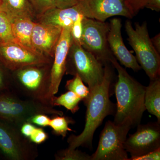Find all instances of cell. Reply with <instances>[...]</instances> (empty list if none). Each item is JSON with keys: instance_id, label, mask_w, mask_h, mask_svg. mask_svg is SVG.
<instances>
[{"instance_id": "603a6c76", "label": "cell", "mask_w": 160, "mask_h": 160, "mask_svg": "<svg viewBox=\"0 0 160 160\" xmlns=\"http://www.w3.org/2000/svg\"><path fill=\"white\" fill-rule=\"evenodd\" d=\"M15 42L12 30L11 24L6 15L0 11V43Z\"/></svg>"}, {"instance_id": "d6a6232c", "label": "cell", "mask_w": 160, "mask_h": 160, "mask_svg": "<svg viewBox=\"0 0 160 160\" xmlns=\"http://www.w3.org/2000/svg\"><path fill=\"white\" fill-rule=\"evenodd\" d=\"M79 0H56V7L60 9L68 8L75 5Z\"/></svg>"}, {"instance_id": "3957f363", "label": "cell", "mask_w": 160, "mask_h": 160, "mask_svg": "<svg viewBox=\"0 0 160 160\" xmlns=\"http://www.w3.org/2000/svg\"><path fill=\"white\" fill-rule=\"evenodd\" d=\"M63 115L54 107L28 98H22L12 90L0 92V120L20 129L36 114Z\"/></svg>"}, {"instance_id": "5b68a950", "label": "cell", "mask_w": 160, "mask_h": 160, "mask_svg": "<svg viewBox=\"0 0 160 160\" xmlns=\"http://www.w3.org/2000/svg\"><path fill=\"white\" fill-rule=\"evenodd\" d=\"M49 64L26 66L12 71L16 92L26 98L50 105L48 95L51 67H48Z\"/></svg>"}, {"instance_id": "9a60e30c", "label": "cell", "mask_w": 160, "mask_h": 160, "mask_svg": "<svg viewBox=\"0 0 160 160\" xmlns=\"http://www.w3.org/2000/svg\"><path fill=\"white\" fill-rule=\"evenodd\" d=\"M62 30V28L55 25L34 22L31 38L32 46L38 52L53 58Z\"/></svg>"}, {"instance_id": "f1b7e54d", "label": "cell", "mask_w": 160, "mask_h": 160, "mask_svg": "<svg viewBox=\"0 0 160 160\" xmlns=\"http://www.w3.org/2000/svg\"><path fill=\"white\" fill-rule=\"evenodd\" d=\"M133 16L146 6L148 0H126Z\"/></svg>"}, {"instance_id": "484cf974", "label": "cell", "mask_w": 160, "mask_h": 160, "mask_svg": "<svg viewBox=\"0 0 160 160\" xmlns=\"http://www.w3.org/2000/svg\"><path fill=\"white\" fill-rule=\"evenodd\" d=\"M84 17L83 15L80 16L73 23L70 29L72 42L80 45L82 32V20Z\"/></svg>"}, {"instance_id": "e575fe53", "label": "cell", "mask_w": 160, "mask_h": 160, "mask_svg": "<svg viewBox=\"0 0 160 160\" xmlns=\"http://www.w3.org/2000/svg\"><path fill=\"white\" fill-rule=\"evenodd\" d=\"M152 43L155 49L159 53H160V33H158L154 37L151 39Z\"/></svg>"}, {"instance_id": "277c9868", "label": "cell", "mask_w": 160, "mask_h": 160, "mask_svg": "<svg viewBox=\"0 0 160 160\" xmlns=\"http://www.w3.org/2000/svg\"><path fill=\"white\" fill-rule=\"evenodd\" d=\"M125 29L129 44L135 52L138 63L150 80L160 77V54L155 49L149 37L147 23L135 24L133 28L130 21H126Z\"/></svg>"}, {"instance_id": "cb8c5ba5", "label": "cell", "mask_w": 160, "mask_h": 160, "mask_svg": "<svg viewBox=\"0 0 160 160\" xmlns=\"http://www.w3.org/2000/svg\"><path fill=\"white\" fill-rule=\"evenodd\" d=\"M57 160H91V156L78 149L67 148L58 152L55 155Z\"/></svg>"}, {"instance_id": "6da1fadb", "label": "cell", "mask_w": 160, "mask_h": 160, "mask_svg": "<svg viewBox=\"0 0 160 160\" xmlns=\"http://www.w3.org/2000/svg\"><path fill=\"white\" fill-rule=\"evenodd\" d=\"M110 64L104 65V76L102 83L90 92L86 106V124L78 135L72 134L67 140L68 149H76L79 146L92 148L93 135L97 129L108 116L113 114L115 106L110 100V86L113 72Z\"/></svg>"}, {"instance_id": "9c48e42d", "label": "cell", "mask_w": 160, "mask_h": 160, "mask_svg": "<svg viewBox=\"0 0 160 160\" xmlns=\"http://www.w3.org/2000/svg\"><path fill=\"white\" fill-rule=\"evenodd\" d=\"M0 150L8 159L32 160L38 156L36 146L20 129L0 120Z\"/></svg>"}, {"instance_id": "4dcf8cb0", "label": "cell", "mask_w": 160, "mask_h": 160, "mask_svg": "<svg viewBox=\"0 0 160 160\" xmlns=\"http://www.w3.org/2000/svg\"><path fill=\"white\" fill-rule=\"evenodd\" d=\"M36 128V127L33 124L27 122L21 126L20 131L24 136L29 139Z\"/></svg>"}, {"instance_id": "4316f807", "label": "cell", "mask_w": 160, "mask_h": 160, "mask_svg": "<svg viewBox=\"0 0 160 160\" xmlns=\"http://www.w3.org/2000/svg\"><path fill=\"white\" fill-rule=\"evenodd\" d=\"M48 138V134L42 128L36 127L29 139L35 144H41L45 142Z\"/></svg>"}, {"instance_id": "d590c367", "label": "cell", "mask_w": 160, "mask_h": 160, "mask_svg": "<svg viewBox=\"0 0 160 160\" xmlns=\"http://www.w3.org/2000/svg\"><path fill=\"white\" fill-rule=\"evenodd\" d=\"M0 3H1V0H0Z\"/></svg>"}, {"instance_id": "d4e9b609", "label": "cell", "mask_w": 160, "mask_h": 160, "mask_svg": "<svg viewBox=\"0 0 160 160\" xmlns=\"http://www.w3.org/2000/svg\"><path fill=\"white\" fill-rule=\"evenodd\" d=\"M33 11L38 16L45 13L56 7V0H29Z\"/></svg>"}, {"instance_id": "ffe728a7", "label": "cell", "mask_w": 160, "mask_h": 160, "mask_svg": "<svg viewBox=\"0 0 160 160\" xmlns=\"http://www.w3.org/2000/svg\"><path fill=\"white\" fill-rule=\"evenodd\" d=\"M82 99L74 92L68 91L59 97L53 96L50 100L51 106H62L72 113H75L79 109V104Z\"/></svg>"}, {"instance_id": "2e32d148", "label": "cell", "mask_w": 160, "mask_h": 160, "mask_svg": "<svg viewBox=\"0 0 160 160\" xmlns=\"http://www.w3.org/2000/svg\"><path fill=\"white\" fill-rule=\"evenodd\" d=\"M82 15L78 4L68 8H55L38 16V22L52 24L62 28L71 29L74 22Z\"/></svg>"}, {"instance_id": "d6986e66", "label": "cell", "mask_w": 160, "mask_h": 160, "mask_svg": "<svg viewBox=\"0 0 160 160\" xmlns=\"http://www.w3.org/2000/svg\"><path fill=\"white\" fill-rule=\"evenodd\" d=\"M146 110L157 118L160 123V78L150 80L149 86L146 87L145 94Z\"/></svg>"}, {"instance_id": "8992f818", "label": "cell", "mask_w": 160, "mask_h": 160, "mask_svg": "<svg viewBox=\"0 0 160 160\" xmlns=\"http://www.w3.org/2000/svg\"><path fill=\"white\" fill-rule=\"evenodd\" d=\"M93 55L81 45L72 42L66 60V74L78 75L88 85L90 92L102 82L104 67Z\"/></svg>"}, {"instance_id": "52a82bcc", "label": "cell", "mask_w": 160, "mask_h": 160, "mask_svg": "<svg viewBox=\"0 0 160 160\" xmlns=\"http://www.w3.org/2000/svg\"><path fill=\"white\" fill-rule=\"evenodd\" d=\"M132 128L129 123L116 124L107 121L100 134L97 149L91 156V160H129L124 144Z\"/></svg>"}, {"instance_id": "7402d4cb", "label": "cell", "mask_w": 160, "mask_h": 160, "mask_svg": "<svg viewBox=\"0 0 160 160\" xmlns=\"http://www.w3.org/2000/svg\"><path fill=\"white\" fill-rule=\"evenodd\" d=\"M65 87L68 91L72 92L78 96L86 104L90 96V91L78 75H76L73 78L67 81Z\"/></svg>"}, {"instance_id": "5bb4252c", "label": "cell", "mask_w": 160, "mask_h": 160, "mask_svg": "<svg viewBox=\"0 0 160 160\" xmlns=\"http://www.w3.org/2000/svg\"><path fill=\"white\" fill-rule=\"evenodd\" d=\"M107 35V42L109 49L114 57L126 68L135 71L141 69L135 56L129 51L124 44L122 36V25L121 20L113 18L110 20Z\"/></svg>"}, {"instance_id": "8fae6325", "label": "cell", "mask_w": 160, "mask_h": 160, "mask_svg": "<svg viewBox=\"0 0 160 160\" xmlns=\"http://www.w3.org/2000/svg\"><path fill=\"white\" fill-rule=\"evenodd\" d=\"M160 123L150 122L138 125L137 130L129 134L124 148L132 158L142 156L160 148Z\"/></svg>"}, {"instance_id": "ac0fdd59", "label": "cell", "mask_w": 160, "mask_h": 160, "mask_svg": "<svg viewBox=\"0 0 160 160\" xmlns=\"http://www.w3.org/2000/svg\"><path fill=\"white\" fill-rule=\"evenodd\" d=\"M0 11L6 15L10 22L20 18L32 19L34 12L29 0H1Z\"/></svg>"}, {"instance_id": "ba28073f", "label": "cell", "mask_w": 160, "mask_h": 160, "mask_svg": "<svg viewBox=\"0 0 160 160\" xmlns=\"http://www.w3.org/2000/svg\"><path fill=\"white\" fill-rule=\"evenodd\" d=\"M109 28L108 23L83 18L81 46L93 55L104 66L111 64L110 60L114 57L107 42Z\"/></svg>"}, {"instance_id": "1f68e13d", "label": "cell", "mask_w": 160, "mask_h": 160, "mask_svg": "<svg viewBox=\"0 0 160 160\" xmlns=\"http://www.w3.org/2000/svg\"><path fill=\"white\" fill-rule=\"evenodd\" d=\"M10 89V84L6 78V74L3 69L0 67V92Z\"/></svg>"}, {"instance_id": "4fadbf2b", "label": "cell", "mask_w": 160, "mask_h": 160, "mask_svg": "<svg viewBox=\"0 0 160 160\" xmlns=\"http://www.w3.org/2000/svg\"><path fill=\"white\" fill-rule=\"evenodd\" d=\"M70 29L62 28L55 49L54 60L50 70V85L48 95L49 102L58 91L61 81L66 72V60L72 42Z\"/></svg>"}, {"instance_id": "44dd1931", "label": "cell", "mask_w": 160, "mask_h": 160, "mask_svg": "<svg viewBox=\"0 0 160 160\" xmlns=\"http://www.w3.org/2000/svg\"><path fill=\"white\" fill-rule=\"evenodd\" d=\"M73 122L72 119L68 117L53 115V118L50 119L49 126L51 127L54 134L65 138L68 131H73L69 128V125Z\"/></svg>"}, {"instance_id": "f546056e", "label": "cell", "mask_w": 160, "mask_h": 160, "mask_svg": "<svg viewBox=\"0 0 160 160\" xmlns=\"http://www.w3.org/2000/svg\"><path fill=\"white\" fill-rule=\"evenodd\" d=\"M160 159V148L149 152L147 154L132 158L129 160H159Z\"/></svg>"}, {"instance_id": "836d02e7", "label": "cell", "mask_w": 160, "mask_h": 160, "mask_svg": "<svg viewBox=\"0 0 160 160\" xmlns=\"http://www.w3.org/2000/svg\"><path fill=\"white\" fill-rule=\"evenodd\" d=\"M145 7L159 12L160 10V0H148Z\"/></svg>"}, {"instance_id": "83f0119b", "label": "cell", "mask_w": 160, "mask_h": 160, "mask_svg": "<svg viewBox=\"0 0 160 160\" xmlns=\"http://www.w3.org/2000/svg\"><path fill=\"white\" fill-rule=\"evenodd\" d=\"M50 119L47 115L38 114L31 117L27 122L41 127H45L49 126Z\"/></svg>"}, {"instance_id": "7a4b0ae2", "label": "cell", "mask_w": 160, "mask_h": 160, "mask_svg": "<svg viewBox=\"0 0 160 160\" xmlns=\"http://www.w3.org/2000/svg\"><path fill=\"white\" fill-rule=\"evenodd\" d=\"M110 63L118 72V80L115 86L117 104L113 122L116 124L129 123L132 128L138 126L146 110V87L132 77L114 57Z\"/></svg>"}, {"instance_id": "30bf717a", "label": "cell", "mask_w": 160, "mask_h": 160, "mask_svg": "<svg viewBox=\"0 0 160 160\" xmlns=\"http://www.w3.org/2000/svg\"><path fill=\"white\" fill-rule=\"evenodd\" d=\"M0 62L6 69L14 71L26 66L49 64L50 60L42 53L9 42L0 43Z\"/></svg>"}, {"instance_id": "7c38bea8", "label": "cell", "mask_w": 160, "mask_h": 160, "mask_svg": "<svg viewBox=\"0 0 160 160\" xmlns=\"http://www.w3.org/2000/svg\"><path fill=\"white\" fill-rule=\"evenodd\" d=\"M77 4L83 16L100 22L116 16L134 17L126 0H79Z\"/></svg>"}, {"instance_id": "e0dca14e", "label": "cell", "mask_w": 160, "mask_h": 160, "mask_svg": "<svg viewBox=\"0 0 160 160\" xmlns=\"http://www.w3.org/2000/svg\"><path fill=\"white\" fill-rule=\"evenodd\" d=\"M10 22L15 42L29 50L38 52L34 49L32 43V34L34 24L32 19L20 18Z\"/></svg>"}]
</instances>
